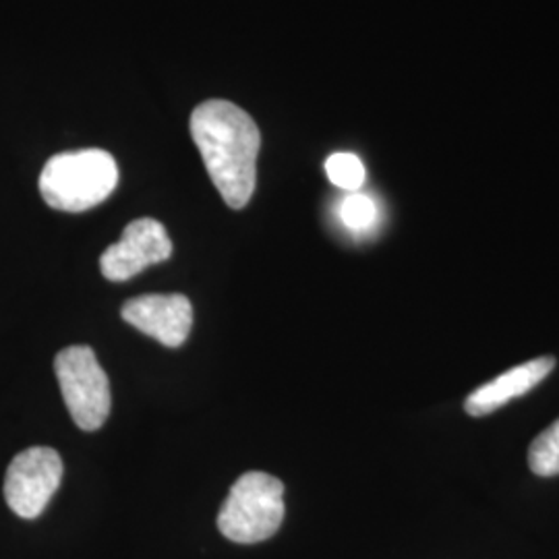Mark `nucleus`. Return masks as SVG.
I'll list each match as a JSON object with an SVG mask.
<instances>
[{"instance_id": "nucleus-7", "label": "nucleus", "mask_w": 559, "mask_h": 559, "mask_svg": "<svg viewBox=\"0 0 559 559\" xmlns=\"http://www.w3.org/2000/svg\"><path fill=\"white\" fill-rule=\"evenodd\" d=\"M127 323L166 348H179L193 328V307L185 295H143L120 309Z\"/></svg>"}, {"instance_id": "nucleus-10", "label": "nucleus", "mask_w": 559, "mask_h": 559, "mask_svg": "<svg viewBox=\"0 0 559 559\" xmlns=\"http://www.w3.org/2000/svg\"><path fill=\"white\" fill-rule=\"evenodd\" d=\"M325 173H328V179L344 191L355 193L365 182V166L355 154H346V152L332 154L325 162Z\"/></svg>"}, {"instance_id": "nucleus-5", "label": "nucleus", "mask_w": 559, "mask_h": 559, "mask_svg": "<svg viewBox=\"0 0 559 559\" xmlns=\"http://www.w3.org/2000/svg\"><path fill=\"white\" fill-rule=\"evenodd\" d=\"M62 480V460L52 448H27L11 460L4 477V500L20 519L40 516Z\"/></svg>"}, {"instance_id": "nucleus-4", "label": "nucleus", "mask_w": 559, "mask_h": 559, "mask_svg": "<svg viewBox=\"0 0 559 559\" xmlns=\"http://www.w3.org/2000/svg\"><path fill=\"white\" fill-rule=\"evenodd\" d=\"M64 404L83 431H96L110 415V381L90 346L62 348L55 359Z\"/></svg>"}, {"instance_id": "nucleus-9", "label": "nucleus", "mask_w": 559, "mask_h": 559, "mask_svg": "<svg viewBox=\"0 0 559 559\" xmlns=\"http://www.w3.org/2000/svg\"><path fill=\"white\" fill-rule=\"evenodd\" d=\"M528 466L539 477L559 475V419L554 420L528 448Z\"/></svg>"}, {"instance_id": "nucleus-6", "label": "nucleus", "mask_w": 559, "mask_h": 559, "mask_svg": "<svg viewBox=\"0 0 559 559\" xmlns=\"http://www.w3.org/2000/svg\"><path fill=\"white\" fill-rule=\"evenodd\" d=\"M173 255V240L164 224L154 218L133 221L119 242L110 245L100 258L102 276L110 282L135 278L145 267L156 265Z\"/></svg>"}, {"instance_id": "nucleus-1", "label": "nucleus", "mask_w": 559, "mask_h": 559, "mask_svg": "<svg viewBox=\"0 0 559 559\" xmlns=\"http://www.w3.org/2000/svg\"><path fill=\"white\" fill-rule=\"evenodd\" d=\"M191 138L222 200L242 210L255 193L261 133L242 108L228 100H207L191 115Z\"/></svg>"}, {"instance_id": "nucleus-2", "label": "nucleus", "mask_w": 559, "mask_h": 559, "mask_svg": "<svg viewBox=\"0 0 559 559\" xmlns=\"http://www.w3.org/2000/svg\"><path fill=\"white\" fill-rule=\"evenodd\" d=\"M119 185L117 160L104 150L57 154L41 168V198L59 212L80 214L108 200Z\"/></svg>"}, {"instance_id": "nucleus-3", "label": "nucleus", "mask_w": 559, "mask_h": 559, "mask_svg": "<svg viewBox=\"0 0 559 559\" xmlns=\"http://www.w3.org/2000/svg\"><path fill=\"white\" fill-rule=\"evenodd\" d=\"M284 520V483L267 473H245L230 487L218 514L226 539L251 545L278 533Z\"/></svg>"}, {"instance_id": "nucleus-8", "label": "nucleus", "mask_w": 559, "mask_h": 559, "mask_svg": "<svg viewBox=\"0 0 559 559\" xmlns=\"http://www.w3.org/2000/svg\"><path fill=\"white\" fill-rule=\"evenodd\" d=\"M554 367H556L554 357H539V359L522 362L519 367L501 373L500 378L487 381L485 385H480L479 390H475L464 402V411L471 417L491 415L500 411L501 406H506L510 400L520 399L533 388H537L540 381L554 371Z\"/></svg>"}, {"instance_id": "nucleus-11", "label": "nucleus", "mask_w": 559, "mask_h": 559, "mask_svg": "<svg viewBox=\"0 0 559 559\" xmlns=\"http://www.w3.org/2000/svg\"><path fill=\"white\" fill-rule=\"evenodd\" d=\"M338 216L346 228L362 233L369 230L378 221V205L369 195L355 191L340 203Z\"/></svg>"}]
</instances>
